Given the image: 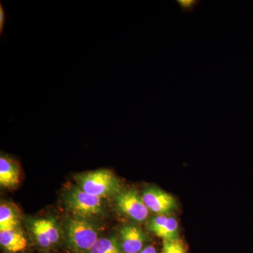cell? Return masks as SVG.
<instances>
[{
  "mask_svg": "<svg viewBox=\"0 0 253 253\" xmlns=\"http://www.w3.org/2000/svg\"><path fill=\"white\" fill-rule=\"evenodd\" d=\"M139 253H158L157 250L153 246H147Z\"/></svg>",
  "mask_w": 253,
  "mask_h": 253,
  "instance_id": "2e32d148",
  "label": "cell"
},
{
  "mask_svg": "<svg viewBox=\"0 0 253 253\" xmlns=\"http://www.w3.org/2000/svg\"><path fill=\"white\" fill-rule=\"evenodd\" d=\"M148 229L163 241L179 238V223L175 218L168 215H156L151 218L148 223Z\"/></svg>",
  "mask_w": 253,
  "mask_h": 253,
  "instance_id": "ba28073f",
  "label": "cell"
},
{
  "mask_svg": "<svg viewBox=\"0 0 253 253\" xmlns=\"http://www.w3.org/2000/svg\"><path fill=\"white\" fill-rule=\"evenodd\" d=\"M88 253H124L121 243L114 236L99 238Z\"/></svg>",
  "mask_w": 253,
  "mask_h": 253,
  "instance_id": "7c38bea8",
  "label": "cell"
},
{
  "mask_svg": "<svg viewBox=\"0 0 253 253\" xmlns=\"http://www.w3.org/2000/svg\"><path fill=\"white\" fill-rule=\"evenodd\" d=\"M161 253H186L185 244L180 239L165 240Z\"/></svg>",
  "mask_w": 253,
  "mask_h": 253,
  "instance_id": "4fadbf2b",
  "label": "cell"
},
{
  "mask_svg": "<svg viewBox=\"0 0 253 253\" xmlns=\"http://www.w3.org/2000/svg\"><path fill=\"white\" fill-rule=\"evenodd\" d=\"M99 226L91 219L73 216L66 222V241L76 253H88L99 239Z\"/></svg>",
  "mask_w": 253,
  "mask_h": 253,
  "instance_id": "7a4b0ae2",
  "label": "cell"
},
{
  "mask_svg": "<svg viewBox=\"0 0 253 253\" xmlns=\"http://www.w3.org/2000/svg\"><path fill=\"white\" fill-rule=\"evenodd\" d=\"M30 230L41 247L49 249L59 242L62 231L54 217L38 218L30 223Z\"/></svg>",
  "mask_w": 253,
  "mask_h": 253,
  "instance_id": "277c9868",
  "label": "cell"
},
{
  "mask_svg": "<svg viewBox=\"0 0 253 253\" xmlns=\"http://www.w3.org/2000/svg\"><path fill=\"white\" fill-rule=\"evenodd\" d=\"M76 180L78 187L101 199L117 196L121 193V182L109 169L81 173L76 176Z\"/></svg>",
  "mask_w": 253,
  "mask_h": 253,
  "instance_id": "6da1fadb",
  "label": "cell"
},
{
  "mask_svg": "<svg viewBox=\"0 0 253 253\" xmlns=\"http://www.w3.org/2000/svg\"><path fill=\"white\" fill-rule=\"evenodd\" d=\"M141 196L149 211L157 215H168L177 208L172 195L155 186L145 189Z\"/></svg>",
  "mask_w": 253,
  "mask_h": 253,
  "instance_id": "8992f818",
  "label": "cell"
},
{
  "mask_svg": "<svg viewBox=\"0 0 253 253\" xmlns=\"http://www.w3.org/2000/svg\"><path fill=\"white\" fill-rule=\"evenodd\" d=\"M121 247L124 253H139L144 249L148 237L139 226L126 224L120 230Z\"/></svg>",
  "mask_w": 253,
  "mask_h": 253,
  "instance_id": "52a82bcc",
  "label": "cell"
},
{
  "mask_svg": "<svg viewBox=\"0 0 253 253\" xmlns=\"http://www.w3.org/2000/svg\"><path fill=\"white\" fill-rule=\"evenodd\" d=\"M5 22H6V13H5L2 4H0V34H2L4 31Z\"/></svg>",
  "mask_w": 253,
  "mask_h": 253,
  "instance_id": "9a60e30c",
  "label": "cell"
},
{
  "mask_svg": "<svg viewBox=\"0 0 253 253\" xmlns=\"http://www.w3.org/2000/svg\"><path fill=\"white\" fill-rule=\"evenodd\" d=\"M176 2L180 6L182 12L189 14L194 11L201 1L199 0H176Z\"/></svg>",
  "mask_w": 253,
  "mask_h": 253,
  "instance_id": "5bb4252c",
  "label": "cell"
},
{
  "mask_svg": "<svg viewBox=\"0 0 253 253\" xmlns=\"http://www.w3.org/2000/svg\"><path fill=\"white\" fill-rule=\"evenodd\" d=\"M19 223V215L14 208L9 204H1L0 206V231L18 229Z\"/></svg>",
  "mask_w": 253,
  "mask_h": 253,
  "instance_id": "8fae6325",
  "label": "cell"
},
{
  "mask_svg": "<svg viewBox=\"0 0 253 253\" xmlns=\"http://www.w3.org/2000/svg\"><path fill=\"white\" fill-rule=\"evenodd\" d=\"M20 169L18 163L8 155L0 157V185L14 188L19 184Z\"/></svg>",
  "mask_w": 253,
  "mask_h": 253,
  "instance_id": "9c48e42d",
  "label": "cell"
},
{
  "mask_svg": "<svg viewBox=\"0 0 253 253\" xmlns=\"http://www.w3.org/2000/svg\"><path fill=\"white\" fill-rule=\"evenodd\" d=\"M0 244L10 253H15L26 249L28 241L24 234L18 229L0 231Z\"/></svg>",
  "mask_w": 253,
  "mask_h": 253,
  "instance_id": "30bf717a",
  "label": "cell"
},
{
  "mask_svg": "<svg viewBox=\"0 0 253 253\" xmlns=\"http://www.w3.org/2000/svg\"><path fill=\"white\" fill-rule=\"evenodd\" d=\"M65 207L75 217L91 219L104 213L102 199L87 194L78 186L66 191L63 199Z\"/></svg>",
  "mask_w": 253,
  "mask_h": 253,
  "instance_id": "3957f363",
  "label": "cell"
},
{
  "mask_svg": "<svg viewBox=\"0 0 253 253\" xmlns=\"http://www.w3.org/2000/svg\"><path fill=\"white\" fill-rule=\"evenodd\" d=\"M116 206L120 212L135 221H144L149 216L141 195L134 189L126 190L116 196Z\"/></svg>",
  "mask_w": 253,
  "mask_h": 253,
  "instance_id": "5b68a950",
  "label": "cell"
}]
</instances>
